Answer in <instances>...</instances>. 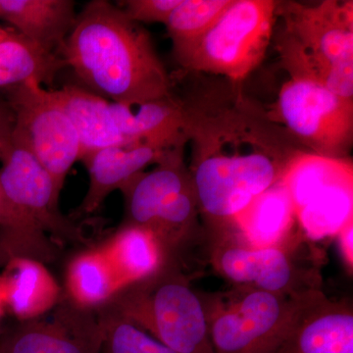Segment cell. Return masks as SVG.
I'll return each instance as SVG.
<instances>
[{
  "instance_id": "29",
  "label": "cell",
  "mask_w": 353,
  "mask_h": 353,
  "mask_svg": "<svg viewBox=\"0 0 353 353\" xmlns=\"http://www.w3.org/2000/svg\"><path fill=\"white\" fill-rule=\"evenodd\" d=\"M6 305H4L3 292H2L1 282H0V319L6 312Z\"/></svg>"
},
{
  "instance_id": "24",
  "label": "cell",
  "mask_w": 353,
  "mask_h": 353,
  "mask_svg": "<svg viewBox=\"0 0 353 353\" xmlns=\"http://www.w3.org/2000/svg\"><path fill=\"white\" fill-rule=\"evenodd\" d=\"M233 0H182L167 21L176 60L180 59L219 20Z\"/></svg>"
},
{
  "instance_id": "12",
  "label": "cell",
  "mask_w": 353,
  "mask_h": 353,
  "mask_svg": "<svg viewBox=\"0 0 353 353\" xmlns=\"http://www.w3.org/2000/svg\"><path fill=\"white\" fill-rule=\"evenodd\" d=\"M0 161V188L16 208L55 241H83L82 232L60 212L52 176L26 146L12 138Z\"/></svg>"
},
{
  "instance_id": "22",
  "label": "cell",
  "mask_w": 353,
  "mask_h": 353,
  "mask_svg": "<svg viewBox=\"0 0 353 353\" xmlns=\"http://www.w3.org/2000/svg\"><path fill=\"white\" fill-rule=\"evenodd\" d=\"M66 66L57 52L46 50L15 31L0 39V88L16 87L29 80L52 83Z\"/></svg>"
},
{
  "instance_id": "1",
  "label": "cell",
  "mask_w": 353,
  "mask_h": 353,
  "mask_svg": "<svg viewBox=\"0 0 353 353\" xmlns=\"http://www.w3.org/2000/svg\"><path fill=\"white\" fill-rule=\"evenodd\" d=\"M185 111L190 176L201 214L215 231L277 183L299 148L268 114L241 99L202 108L185 104Z\"/></svg>"
},
{
  "instance_id": "28",
  "label": "cell",
  "mask_w": 353,
  "mask_h": 353,
  "mask_svg": "<svg viewBox=\"0 0 353 353\" xmlns=\"http://www.w3.org/2000/svg\"><path fill=\"white\" fill-rule=\"evenodd\" d=\"M343 262L350 274L353 272V220L350 221L336 236Z\"/></svg>"
},
{
  "instance_id": "8",
  "label": "cell",
  "mask_w": 353,
  "mask_h": 353,
  "mask_svg": "<svg viewBox=\"0 0 353 353\" xmlns=\"http://www.w3.org/2000/svg\"><path fill=\"white\" fill-rule=\"evenodd\" d=\"M294 204L299 232L309 241L336 238L353 220V164L299 150L281 178Z\"/></svg>"
},
{
  "instance_id": "15",
  "label": "cell",
  "mask_w": 353,
  "mask_h": 353,
  "mask_svg": "<svg viewBox=\"0 0 353 353\" xmlns=\"http://www.w3.org/2000/svg\"><path fill=\"white\" fill-rule=\"evenodd\" d=\"M146 143L108 146L85 155L80 161L85 164L90 176L87 194L83 197L79 214H92L99 210L114 190L143 173L146 167L157 164L176 146L187 143Z\"/></svg>"
},
{
  "instance_id": "16",
  "label": "cell",
  "mask_w": 353,
  "mask_h": 353,
  "mask_svg": "<svg viewBox=\"0 0 353 353\" xmlns=\"http://www.w3.org/2000/svg\"><path fill=\"white\" fill-rule=\"evenodd\" d=\"M223 229H230L248 245L261 248L284 245L301 234L294 204L281 181L255 197Z\"/></svg>"
},
{
  "instance_id": "9",
  "label": "cell",
  "mask_w": 353,
  "mask_h": 353,
  "mask_svg": "<svg viewBox=\"0 0 353 353\" xmlns=\"http://www.w3.org/2000/svg\"><path fill=\"white\" fill-rule=\"evenodd\" d=\"M306 241L299 234L282 245L254 248L230 229L217 230L211 232V263L234 287L299 296L321 290L317 269L301 255Z\"/></svg>"
},
{
  "instance_id": "18",
  "label": "cell",
  "mask_w": 353,
  "mask_h": 353,
  "mask_svg": "<svg viewBox=\"0 0 353 353\" xmlns=\"http://www.w3.org/2000/svg\"><path fill=\"white\" fill-rule=\"evenodd\" d=\"M48 92L75 128L82 148L81 159L108 146L130 145L116 126L110 102L103 97L78 85Z\"/></svg>"
},
{
  "instance_id": "11",
  "label": "cell",
  "mask_w": 353,
  "mask_h": 353,
  "mask_svg": "<svg viewBox=\"0 0 353 353\" xmlns=\"http://www.w3.org/2000/svg\"><path fill=\"white\" fill-rule=\"evenodd\" d=\"M10 108L15 119L12 138L38 159L61 192L70 169L82 154L75 128L48 90L34 80L13 87Z\"/></svg>"
},
{
  "instance_id": "7",
  "label": "cell",
  "mask_w": 353,
  "mask_h": 353,
  "mask_svg": "<svg viewBox=\"0 0 353 353\" xmlns=\"http://www.w3.org/2000/svg\"><path fill=\"white\" fill-rule=\"evenodd\" d=\"M275 0H233L192 50L176 60L183 69L241 82L263 61L277 18Z\"/></svg>"
},
{
  "instance_id": "2",
  "label": "cell",
  "mask_w": 353,
  "mask_h": 353,
  "mask_svg": "<svg viewBox=\"0 0 353 353\" xmlns=\"http://www.w3.org/2000/svg\"><path fill=\"white\" fill-rule=\"evenodd\" d=\"M83 88L134 106L172 97L170 77L148 31L108 0L88 2L60 50Z\"/></svg>"
},
{
  "instance_id": "26",
  "label": "cell",
  "mask_w": 353,
  "mask_h": 353,
  "mask_svg": "<svg viewBox=\"0 0 353 353\" xmlns=\"http://www.w3.org/2000/svg\"><path fill=\"white\" fill-rule=\"evenodd\" d=\"M182 0H127L122 3L123 12L136 23L166 24L169 16Z\"/></svg>"
},
{
  "instance_id": "19",
  "label": "cell",
  "mask_w": 353,
  "mask_h": 353,
  "mask_svg": "<svg viewBox=\"0 0 353 353\" xmlns=\"http://www.w3.org/2000/svg\"><path fill=\"white\" fill-rule=\"evenodd\" d=\"M72 0H0V17L14 31L60 54L77 15Z\"/></svg>"
},
{
  "instance_id": "10",
  "label": "cell",
  "mask_w": 353,
  "mask_h": 353,
  "mask_svg": "<svg viewBox=\"0 0 353 353\" xmlns=\"http://www.w3.org/2000/svg\"><path fill=\"white\" fill-rule=\"evenodd\" d=\"M279 92L276 119L308 152L350 158L353 143V99L330 92L315 77L289 73Z\"/></svg>"
},
{
  "instance_id": "13",
  "label": "cell",
  "mask_w": 353,
  "mask_h": 353,
  "mask_svg": "<svg viewBox=\"0 0 353 353\" xmlns=\"http://www.w3.org/2000/svg\"><path fill=\"white\" fill-rule=\"evenodd\" d=\"M46 319L20 322L0 333V353H101V315L60 301Z\"/></svg>"
},
{
  "instance_id": "5",
  "label": "cell",
  "mask_w": 353,
  "mask_h": 353,
  "mask_svg": "<svg viewBox=\"0 0 353 353\" xmlns=\"http://www.w3.org/2000/svg\"><path fill=\"white\" fill-rule=\"evenodd\" d=\"M290 296L252 288L201 296L214 353H273L315 292Z\"/></svg>"
},
{
  "instance_id": "21",
  "label": "cell",
  "mask_w": 353,
  "mask_h": 353,
  "mask_svg": "<svg viewBox=\"0 0 353 353\" xmlns=\"http://www.w3.org/2000/svg\"><path fill=\"white\" fill-rule=\"evenodd\" d=\"M65 285L67 301L87 310L103 307L120 292L112 268L99 245L74 255L67 265Z\"/></svg>"
},
{
  "instance_id": "14",
  "label": "cell",
  "mask_w": 353,
  "mask_h": 353,
  "mask_svg": "<svg viewBox=\"0 0 353 353\" xmlns=\"http://www.w3.org/2000/svg\"><path fill=\"white\" fill-rule=\"evenodd\" d=\"M273 353H353V309L315 290Z\"/></svg>"
},
{
  "instance_id": "17",
  "label": "cell",
  "mask_w": 353,
  "mask_h": 353,
  "mask_svg": "<svg viewBox=\"0 0 353 353\" xmlns=\"http://www.w3.org/2000/svg\"><path fill=\"white\" fill-rule=\"evenodd\" d=\"M0 276L6 310L19 322L43 317L61 301V289L46 265L31 257H13Z\"/></svg>"
},
{
  "instance_id": "23",
  "label": "cell",
  "mask_w": 353,
  "mask_h": 353,
  "mask_svg": "<svg viewBox=\"0 0 353 353\" xmlns=\"http://www.w3.org/2000/svg\"><path fill=\"white\" fill-rule=\"evenodd\" d=\"M25 256L46 263L57 256L48 234L15 208L0 188V264Z\"/></svg>"
},
{
  "instance_id": "27",
  "label": "cell",
  "mask_w": 353,
  "mask_h": 353,
  "mask_svg": "<svg viewBox=\"0 0 353 353\" xmlns=\"http://www.w3.org/2000/svg\"><path fill=\"white\" fill-rule=\"evenodd\" d=\"M15 124L13 111L10 106L0 104V159L6 154L12 141V134Z\"/></svg>"
},
{
  "instance_id": "25",
  "label": "cell",
  "mask_w": 353,
  "mask_h": 353,
  "mask_svg": "<svg viewBox=\"0 0 353 353\" xmlns=\"http://www.w3.org/2000/svg\"><path fill=\"white\" fill-rule=\"evenodd\" d=\"M101 310L103 324L101 353H176L110 309Z\"/></svg>"
},
{
  "instance_id": "20",
  "label": "cell",
  "mask_w": 353,
  "mask_h": 353,
  "mask_svg": "<svg viewBox=\"0 0 353 353\" xmlns=\"http://www.w3.org/2000/svg\"><path fill=\"white\" fill-rule=\"evenodd\" d=\"M99 246L112 268L120 292L154 275L170 257L157 234L137 225L123 224Z\"/></svg>"
},
{
  "instance_id": "30",
  "label": "cell",
  "mask_w": 353,
  "mask_h": 353,
  "mask_svg": "<svg viewBox=\"0 0 353 353\" xmlns=\"http://www.w3.org/2000/svg\"><path fill=\"white\" fill-rule=\"evenodd\" d=\"M13 32V29H4V28L0 27V39L6 38L9 34H12Z\"/></svg>"
},
{
  "instance_id": "3",
  "label": "cell",
  "mask_w": 353,
  "mask_h": 353,
  "mask_svg": "<svg viewBox=\"0 0 353 353\" xmlns=\"http://www.w3.org/2000/svg\"><path fill=\"white\" fill-rule=\"evenodd\" d=\"M110 309L176 353H214L201 294L178 256L150 278L121 290Z\"/></svg>"
},
{
  "instance_id": "4",
  "label": "cell",
  "mask_w": 353,
  "mask_h": 353,
  "mask_svg": "<svg viewBox=\"0 0 353 353\" xmlns=\"http://www.w3.org/2000/svg\"><path fill=\"white\" fill-rule=\"evenodd\" d=\"M176 146L152 171L139 174L121 192L125 199L124 224L150 230L170 256L194 238L201 214L196 189L183 161L185 145Z\"/></svg>"
},
{
  "instance_id": "6",
  "label": "cell",
  "mask_w": 353,
  "mask_h": 353,
  "mask_svg": "<svg viewBox=\"0 0 353 353\" xmlns=\"http://www.w3.org/2000/svg\"><path fill=\"white\" fill-rule=\"evenodd\" d=\"M278 16L285 22L277 50L285 70L310 72L325 87L336 70L353 64L352 0L278 1Z\"/></svg>"
}]
</instances>
